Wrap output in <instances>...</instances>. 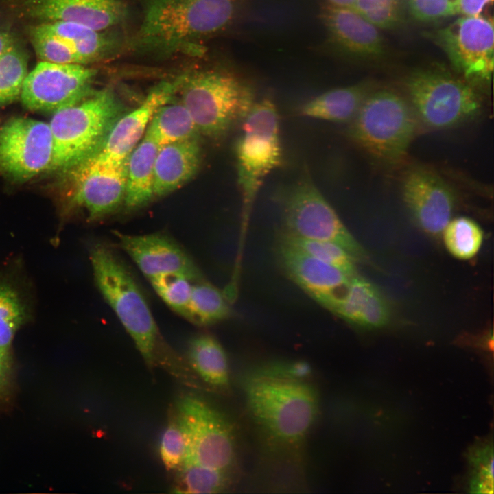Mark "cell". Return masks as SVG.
Returning a JSON list of instances; mask_svg holds the SVG:
<instances>
[{
	"instance_id": "cell-1",
	"label": "cell",
	"mask_w": 494,
	"mask_h": 494,
	"mask_svg": "<svg viewBox=\"0 0 494 494\" xmlns=\"http://www.w3.org/2000/svg\"><path fill=\"white\" fill-rule=\"evenodd\" d=\"M242 0H143L139 27L128 43L136 53L167 57L202 52L200 43L230 27Z\"/></svg>"
},
{
	"instance_id": "cell-2",
	"label": "cell",
	"mask_w": 494,
	"mask_h": 494,
	"mask_svg": "<svg viewBox=\"0 0 494 494\" xmlns=\"http://www.w3.org/2000/svg\"><path fill=\"white\" fill-rule=\"evenodd\" d=\"M178 91L199 134L215 141L226 138L240 126L256 102L252 86L224 69H203L187 75Z\"/></svg>"
},
{
	"instance_id": "cell-3",
	"label": "cell",
	"mask_w": 494,
	"mask_h": 494,
	"mask_svg": "<svg viewBox=\"0 0 494 494\" xmlns=\"http://www.w3.org/2000/svg\"><path fill=\"white\" fill-rule=\"evenodd\" d=\"M124 112L114 91L105 88L54 113L49 123L53 148L47 171L63 174L95 154Z\"/></svg>"
},
{
	"instance_id": "cell-4",
	"label": "cell",
	"mask_w": 494,
	"mask_h": 494,
	"mask_svg": "<svg viewBox=\"0 0 494 494\" xmlns=\"http://www.w3.org/2000/svg\"><path fill=\"white\" fill-rule=\"evenodd\" d=\"M235 144L237 182L241 193V233L237 255L258 193L268 175L282 163L277 109L269 99L256 101L242 121Z\"/></svg>"
},
{
	"instance_id": "cell-5",
	"label": "cell",
	"mask_w": 494,
	"mask_h": 494,
	"mask_svg": "<svg viewBox=\"0 0 494 494\" xmlns=\"http://www.w3.org/2000/svg\"><path fill=\"white\" fill-rule=\"evenodd\" d=\"M416 119L404 97L392 90L374 89L349 123L348 133L372 158L394 165L406 155Z\"/></svg>"
},
{
	"instance_id": "cell-6",
	"label": "cell",
	"mask_w": 494,
	"mask_h": 494,
	"mask_svg": "<svg viewBox=\"0 0 494 494\" xmlns=\"http://www.w3.org/2000/svg\"><path fill=\"white\" fill-rule=\"evenodd\" d=\"M96 284L106 302L133 340L148 366L152 365L159 332L150 307L131 274L105 245H95L90 253Z\"/></svg>"
},
{
	"instance_id": "cell-7",
	"label": "cell",
	"mask_w": 494,
	"mask_h": 494,
	"mask_svg": "<svg viewBox=\"0 0 494 494\" xmlns=\"http://www.w3.org/2000/svg\"><path fill=\"white\" fill-rule=\"evenodd\" d=\"M246 396L256 421L273 436L285 442L303 438L317 415L314 390L298 379H255L247 385Z\"/></svg>"
},
{
	"instance_id": "cell-8",
	"label": "cell",
	"mask_w": 494,
	"mask_h": 494,
	"mask_svg": "<svg viewBox=\"0 0 494 494\" xmlns=\"http://www.w3.org/2000/svg\"><path fill=\"white\" fill-rule=\"evenodd\" d=\"M404 86L416 118L432 128L460 124L477 116L482 108L474 86L445 70L416 69L406 77Z\"/></svg>"
},
{
	"instance_id": "cell-9",
	"label": "cell",
	"mask_w": 494,
	"mask_h": 494,
	"mask_svg": "<svg viewBox=\"0 0 494 494\" xmlns=\"http://www.w3.org/2000/svg\"><path fill=\"white\" fill-rule=\"evenodd\" d=\"M281 230L296 236L331 242L357 260L366 255L313 181L309 172L284 193L281 200Z\"/></svg>"
},
{
	"instance_id": "cell-10",
	"label": "cell",
	"mask_w": 494,
	"mask_h": 494,
	"mask_svg": "<svg viewBox=\"0 0 494 494\" xmlns=\"http://www.w3.org/2000/svg\"><path fill=\"white\" fill-rule=\"evenodd\" d=\"M427 35L464 80L473 86L490 82L494 64L492 19L480 14L461 16Z\"/></svg>"
},
{
	"instance_id": "cell-11",
	"label": "cell",
	"mask_w": 494,
	"mask_h": 494,
	"mask_svg": "<svg viewBox=\"0 0 494 494\" xmlns=\"http://www.w3.org/2000/svg\"><path fill=\"white\" fill-rule=\"evenodd\" d=\"M176 419L186 442L183 464L224 471L230 468L235 459L234 440L228 424L217 412L202 400L185 395L177 402Z\"/></svg>"
},
{
	"instance_id": "cell-12",
	"label": "cell",
	"mask_w": 494,
	"mask_h": 494,
	"mask_svg": "<svg viewBox=\"0 0 494 494\" xmlns=\"http://www.w3.org/2000/svg\"><path fill=\"white\" fill-rule=\"evenodd\" d=\"M96 72L88 65L40 61L27 73L20 99L32 111L54 113L88 97Z\"/></svg>"
},
{
	"instance_id": "cell-13",
	"label": "cell",
	"mask_w": 494,
	"mask_h": 494,
	"mask_svg": "<svg viewBox=\"0 0 494 494\" xmlns=\"http://www.w3.org/2000/svg\"><path fill=\"white\" fill-rule=\"evenodd\" d=\"M52 148L48 123L12 117L0 126V174L11 181L26 182L47 170Z\"/></svg>"
},
{
	"instance_id": "cell-14",
	"label": "cell",
	"mask_w": 494,
	"mask_h": 494,
	"mask_svg": "<svg viewBox=\"0 0 494 494\" xmlns=\"http://www.w3.org/2000/svg\"><path fill=\"white\" fill-rule=\"evenodd\" d=\"M127 161L107 163L91 156L63 173L71 203L84 208L91 220L114 211L124 201Z\"/></svg>"
},
{
	"instance_id": "cell-15",
	"label": "cell",
	"mask_w": 494,
	"mask_h": 494,
	"mask_svg": "<svg viewBox=\"0 0 494 494\" xmlns=\"http://www.w3.org/2000/svg\"><path fill=\"white\" fill-rule=\"evenodd\" d=\"M403 200L418 226L425 233L438 235L451 220L455 195L438 174L416 167L408 170L402 182Z\"/></svg>"
},
{
	"instance_id": "cell-16",
	"label": "cell",
	"mask_w": 494,
	"mask_h": 494,
	"mask_svg": "<svg viewBox=\"0 0 494 494\" xmlns=\"http://www.w3.org/2000/svg\"><path fill=\"white\" fill-rule=\"evenodd\" d=\"M275 255L285 274L329 311L345 294L352 277L337 268L278 242Z\"/></svg>"
},
{
	"instance_id": "cell-17",
	"label": "cell",
	"mask_w": 494,
	"mask_h": 494,
	"mask_svg": "<svg viewBox=\"0 0 494 494\" xmlns=\"http://www.w3.org/2000/svg\"><path fill=\"white\" fill-rule=\"evenodd\" d=\"M329 42L349 57L366 60L383 58L384 39L379 29L351 7H340L325 2L320 11Z\"/></svg>"
},
{
	"instance_id": "cell-18",
	"label": "cell",
	"mask_w": 494,
	"mask_h": 494,
	"mask_svg": "<svg viewBox=\"0 0 494 494\" xmlns=\"http://www.w3.org/2000/svg\"><path fill=\"white\" fill-rule=\"evenodd\" d=\"M115 235L121 248L149 280L167 274H181L193 282L203 280L190 257L169 237L161 234Z\"/></svg>"
},
{
	"instance_id": "cell-19",
	"label": "cell",
	"mask_w": 494,
	"mask_h": 494,
	"mask_svg": "<svg viewBox=\"0 0 494 494\" xmlns=\"http://www.w3.org/2000/svg\"><path fill=\"white\" fill-rule=\"evenodd\" d=\"M182 80L183 77L158 85L137 108L123 114L113 126L102 146L93 156L107 163L126 161L144 135L156 110L170 101L178 91Z\"/></svg>"
},
{
	"instance_id": "cell-20",
	"label": "cell",
	"mask_w": 494,
	"mask_h": 494,
	"mask_svg": "<svg viewBox=\"0 0 494 494\" xmlns=\"http://www.w3.org/2000/svg\"><path fill=\"white\" fill-rule=\"evenodd\" d=\"M25 5L29 14L43 23L69 21L100 32L128 16L124 0H25Z\"/></svg>"
},
{
	"instance_id": "cell-21",
	"label": "cell",
	"mask_w": 494,
	"mask_h": 494,
	"mask_svg": "<svg viewBox=\"0 0 494 494\" xmlns=\"http://www.w3.org/2000/svg\"><path fill=\"white\" fill-rule=\"evenodd\" d=\"M198 137L160 145L154 168V197L177 189L197 173L201 162Z\"/></svg>"
},
{
	"instance_id": "cell-22",
	"label": "cell",
	"mask_w": 494,
	"mask_h": 494,
	"mask_svg": "<svg viewBox=\"0 0 494 494\" xmlns=\"http://www.w3.org/2000/svg\"><path fill=\"white\" fill-rule=\"evenodd\" d=\"M330 311L349 323L369 329L384 327L390 315L388 303L381 293L357 274L351 279L345 294Z\"/></svg>"
},
{
	"instance_id": "cell-23",
	"label": "cell",
	"mask_w": 494,
	"mask_h": 494,
	"mask_svg": "<svg viewBox=\"0 0 494 494\" xmlns=\"http://www.w3.org/2000/svg\"><path fill=\"white\" fill-rule=\"evenodd\" d=\"M373 90V84L368 80L332 89L302 105L299 114L336 123H350Z\"/></svg>"
},
{
	"instance_id": "cell-24",
	"label": "cell",
	"mask_w": 494,
	"mask_h": 494,
	"mask_svg": "<svg viewBox=\"0 0 494 494\" xmlns=\"http://www.w3.org/2000/svg\"><path fill=\"white\" fill-rule=\"evenodd\" d=\"M147 132L135 146L127 161L126 184L124 203L127 209H136L154 198V168L159 148Z\"/></svg>"
},
{
	"instance_id": "cell-25",
	"label": "cell",
	"mask_w": 494,
	"mask_h": 494,
	"mask_svg": "<svg viewBox=\"0 0 494 494\" xmlns=\"http://www.w3.org/2000/svg\"><path fill=\"white\" fill-rule=\"evenodd\" d=\"M66 42L85 65L107 58L117 47L115 38L80 23L55 21L41 23Z\"/></svg>"
},
{
	"instance_id": "cell-26",
	"label": "cell",
	"mask_w": 494,
	"mask_h": 494,
	"mask_svg": "<svg viewBox=\"0 0 494 494\" xmlns=\"http://www.w3.org/2000/svg\"><path fill=\"white\" fill-rule=\"evenodd\" d=\"M188 359L194 370L207 383L217 387L228 384L226 353L212 336L200 334L194 337L189 344Z\"/></svg>"
},
{
	"instance_id": "cell-27",
	"label": "cell",
	"mask_w": 494,
	"mask_h": 494,
	"mask_svg": "<svg viewBox=\"0 0 494 494\" xmlns=\"http://www.w3.org/2000/svg\"><path fill=\"white\" fill-rule=\"evenodd\" d=\"M145 132L159 145L198 137L200 135L189 110L180 102L160 106L152 116Z\"/></svg>"
},
{
	"instance_id": "cell-28",
	"label": "cell",
	"mask_w": 494,
	"mask_h": 494,
	"mask_svg": "<svg viewBox=\"0 0 494 494\" xmlns=\"http://www.w3.org/2000/svg\"><path fill=\"white\" fill-rule=\"evenodd\" d=\"M230 303L223 292L204 279L193 282L186 318L199 326H208L230 317Z\"/></svg>"
},
{
	"instance_id": "cell-29",
	"label": "cell",
	"mask_w": 494,
	"mask_h": 494,
	"mask_svg": "<svg viewBox=\"0 0 494 494\" xmlns=\"http://www.w3.org/2000/svg\"><path fill=\"white\" fill-rule=\"evenodd\" d=\"M277 242L302 251L337 268L350 277L357 275L355 259L342 247L331 242L305 238L282 230Z\"/></svg>"
},
{
	"instance_id": "cell-30",
	"label": "cell",
	"mask_w": 494,
	"mask_h": 494,
	"mask_svg": "<svg viewBox=\"0 0 494 494\" xmlns=\"http://www.w3.org/2000/svg\"><path fill=\"white\" fill-rule=\"evenodd\" d=\"M443 238L448 251L455 257L468 259L480 250L483 233L473 220L460 217L450 220L445 227Z\"/></svg>"
},
{
	"instance_id": "cell-31",
	"label": "cell",
	"mask_w": 494,
	"mask_h": 494,
	"mask_svg": "<svg viewBox=\"0 0 494 494\" xmlns=\"http://www.w3.org/2000/svg\"><path fill=\"white\" fill-rule=\"evenodd\" d=\"M27 73L26 56L16 45L0 58V106L20 98Z\"/></svg>"
},
{
	"instance_id": "cell-32",
	"label": "cell",
	"mask_w": 494,
	"mask_h": 494,
	"mask_svg": "<svg viewBox=\"0 0 494 494\" xmlns=\"http://www.w3.org/2000/svg\"><path fill=\"white\" fill-rule=\"evenodd\" d=\"M25 317V308L16 292L0 281V353L8 359L14 336Z\"/></svg>"
},
{
	"instance_id": "cell-33",
	"label": "cell",
	"mask_w": 494,
	"mask_h": 494,
	"mask_svg": "<svg viewBox=\"0 0 494 494\" xmlns=\"http://www.w3.org/2000/svg\"><path fill=\"white\" fill-rule=\"evenodd\" d=\"M179 469V485L175 493H217L225 489L224 471L193 463L183 464Z\"/></svg>"
},
{
	"instance_id": "cell-34",
	"label": "cell",
	"mask_w": 494,
	"mask_h": 494,
	"mask_svg": "<svg viewBox=\"0 0 494 494\" xmlns=\"http://www.w3.org/2000/svg\"><path fill=\"white\" fill-rule=\"evenodd\" d=\"M30 36L36 54L41 61L84 64L66 42L48 31L41 23L30 29Z\"/></svg>"
},
{
	"instance_id": "cell-35",
	"label": "cell",
	"mask_w": 494,
	"mask_h": 494,
	"mask_svg": "<svg viewBox=\"0 0 494 494\" xmlns=\"http://www.w3.org/2000/svg\"><path fill=\"white\" fill-rule=\"evenodd\" d=\"M379 30H392L404 21L405 0H355L352 7Z\"/></svg>"
},
{
	"instance_id": "cell-36",
	"label": "cell",
	"mask_w": 494,
	"mask_h": 494,
	"mask_svg": "<svg viewBox=\"0 0 494 494\" xmlns=\"http://www.w3.org/2000/svg\"><path fill=\"white\" fill-rule=\"evenodd\" d=\"M158 296L174 311L186 318L193 281L181 274H163L150 279Z\"/></svg>"
},
{
	"instance_id": "cell-37",
	"label": "cell",
	"mask_w": 494,
	"mask_h": 494,
	"mask_svg": "<svg viewBox=\"0 0 494 494\" xmlns=\"http://www.w3.org/2000/svg\"><path fill=\"white\" fill-rule=\"evenodd\" d=\"M471 492L493 493V451L492 443H485L473 449L470 456Z\"/></svg>"
},
{
	"instance_id": "cell-38",
	"label": "cell",
	"mask_w": 494,
	"mask_h": 494,
	"mask_svg": "<svg viewBox=\"0 0 494 494\" xmlns=\"http://www.w3.org/2000/svg\"><path fill=\"white\" fill-rule=\"evenodd\" d=\"M161 459L168 470L179 469L184 462L186 442L176 419L171 421L163 431L159 445Z\"/></svg>"
},
{
	"instance_id": "cell-39",
	"label": "cell",
	"mask_w": 494,
	"mask_h": 494,
	"mask_svg": "<svg viewBox=\"0 0 494 494\" xmlns=\"http://www.w3.org/2000/svg\"><path fill=\"white\" fill-rule=\"evenodd\" d=\"M416 20L430 22L458 15V0H405Z\"/></svg>"
},
{
	"instance_id": "cell-40",
	"label": "cell",
	"mask_w": 494,
	"mask_h": 494,
	"mask_svg": "<svg viewBox=\"0 0 494 494\" xmlns=\"http://www.w3.org/2000/svg\"><path fill=\"white\" fill-rule=\"evenodd\" d=\"M493 0H458V15L478 16Z\"/></svg>"
},
{
	"instance_id": "cell-41",
	"label": "cell",
	"mask_w": 494,
	"mask_h": 494,
	"mask_svg": "<svg viewBox=\"0 0 494 494\" xmlns=\"http://www.w3.org/2000/svg\"><path fill=\"white\" fill-rule=\"evenodd\" d=\"M16 45L12 35L0 31V58Z\"/></svg>"
},
{
	"instance_id": "cell-42",
	"label": "cell",
	"mask_w": 494,
	"mask_h": 494,
	"mask_svg": "<svg viewBox=\"0 0 494 494\" xmlns=\"http://www.w3.org/2000/svg\"><path fill=\"white\" fill-rule=\"evenodd\" d=\"M10 359L5 357L0 353V394L7 384L9 373Z\"/></svg>"
},
{
	"instance_id": "cell-43",
	"label": "cell",
	"mask_w": 494,
	"mask_h": 494,
	"mask_svg": "<svg viewBox=\"0 0 494 494\" xmlns=\"http://www.w3.org/2000/svg\"><path fill=\"white\" fill-rule=\"evenodd\" d=\"M310 372L309 366L305 362H297L292 368L290 373L295 379H301Z\"/></svg>"
},
{
	"instance_id": "cell-44",
	"label": "cell",
	"mask_w": 494,
	"mask_h": 494,
	"mask_svg": "<svg viewBox=\"0 0 494 494\" xmlns=\"http://www.w3.org/2000/svg\"><path fill=\"white\" fill-rule=\"evenodd\" d=\"M325 3L340 7H353L355 0H325Z\"/></svg>"
}]
</instances>
